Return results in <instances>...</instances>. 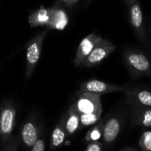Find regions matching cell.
<instances>
[{
  "label": "cell",
  "instance_id": "ffe728a7",
  "mask_svg": "<svg viewBox=\"0 0 151 151\" xmlns=\"http://www.w3.org/2000/svg\"><path fill=\"white\" fill-rule=\"evenodd\" d=\"M85 151H102V146L98 142H93V143L89 144Z\"/></svg>",
  "mask_w": 151,
  "mask_h": 151
},
{
  "label": "cell",
  "instance_id": "cb8c5ba5",
  "mask_svg": "<svg viewBox=\"0 0 151 151\" xmlns=\"http://www.w3.org/2000/svg\"><path fill=\"white\" fill-rule=\"evenodd\" d=\"M135 1H137V0H124V2H125L127 5L132 4H133V3H134Z\"/></svg>",
  "mask_w": 151,
  "mask_h": 151
},
{
  "label": "cell",
  "instance_id": "44dd1931",
  "mask_svg": "<svg viewBox=\"0 0 151 151\" xmlns=\"http://www.w3.org/2000/svg\"><path fill=\"white\" fill-rule=\"evenodd\" d=\"M32 151H44V142L43 140H37L32 146Z\"/></svg>",
  "mask_w": 151,
  "mask_h": 151
},
{
  "label": "cell",
  "instance_id": "7a4b0ae2",
  "mask_svg": "<svg viewBox=\"0 0 151 151\" xmlns=\"http://www.w3.org/2000/svg\"><path fill=\"white\" fill-rule=\"evenodd\" d=\"M46 35V31H44L35 37H33L27 44L26 47V79L28 80L34 72V69L40 58L43 42Z\"/></svg>",
  "mask_w": 151,
  "mask_h": 151
},
{
  "label": "cell",
  "instance_id": "277c9868",
  "mask_svg": "<svg viewBox=\"0 0 151 151\" xmlns=\"http://www.w3.org/2000/svg\"><path fill=\"white\" fill-rule=\"evenodd\" d=\"M115 49L116 46L113 44V42L101 37L96 43L91 53L81 63L80 66L92 67L100 65L115 50Z\"/></svg>",
  "mask_w": 151,
  "mask_h": 151
},
{
  "label": "cell",
  "instance_id": "9c48e42d",
  "mask_svg": "<svg viewBox=\"0 0 151 151\" xmlns=\"http://www.w3.org/2000/svg\"><path fill=\"white\" fill-rule=\"evenodd\" d=\"M101 38V35L95 33H92L80 42L74 59V65L76 66H80L81 63L91 53V51L93 50V49L94 48V46L96 45V43L99 42Z\"/></svg>",
  "mask_w": 151,
  "mask_h": 151
},
{
  "label": "cell",
  "instance_id": "4fadbf2b",
  "mask_svg": "<svg viewBox=\"0 0 151 151\" xmlns=\"http://www.w3.org/2000/svg\"><path fill=\"white\" fill-rule=\"evenodd\" d=\"M50 18V8L40 7L36 11L31 12L28 16V24L31 27L39 26H47Z\"/></svg>",
  "mask_w": 151,
  "mask_h": 151
},
{
  "label": "cell",
  "instance_id": "6da1fadb",
  "mask_svg": "<svg viewBox=\"0 0 151 151\" xmlns=\"http://www.w3.org/2000/svg\"><path fill=\"white\" fill-rule=\"evenodd\" d=\"M123 59L132 78L151 77V59L142 50L126 49L123 53Z\"/></svg>",
  "mask_w": 151,
  "mask_h": 151
},
{
  "label": "cell",
  "instance_id": "7c38bea8",
  "mask_svg": "<svg viewBox=\"0 0 151 151\" xmlns=\"http://www.w3.org/2000/svg\"><path fill=\"white\" fill-rule=\"evenodd\" d=\"M69 23V16L61 8L54 6L50 8V18L47 27L55 30H63Z\"/></svg>",
  "mask_w": 151,
  "mask_h": 151
},
{
  "label": "cell",
  "instance_id": "ba28073f",
  "mask_svg": "<svg viewBox=\"0 0 151 151\" xmlns=\"http://www.w3.org/2000/svg\"><path fill=\"white\" fill-rule=\"evenodd\" d=\"M129 18L133 30L134 31L138 39L144 42L146 40V27L144 25L143 13L139 0L129 5Z\"/></svg>",
  "mask_w": 151,
  "mask_h": 151
},
{
  "label": "cell",
  "instance_id": "7402d4cb",
  "mask_svg": "<svg viewBox=\"0 0 151 151\" xmlns=\"http://www.w3.org/2000/svg\"><path fill=\"white\" fill-rule=\"evenodd\" d=\"M79 0H59L55 3V4H61L63 5H66V6H71V5H74L75 4H77Z\"/></svg>",
  "mask_w": 151,
  "mask_h": 151
},
{
  "label": "cell",
  "instance_id": "2e32d148",
  "mask_svg": "<svg viewBox=\"0 0 151 151\" xmlns=\"http://www.w3.org/2000/svg\"><path fill=\"white\" fill-rule=\"evenodd\" d=\"M66 131L64 128V125L57 126L52 134V141H51V147L52 149H56L60 147L65 141L66 138Z\"/></svg>",
  "mask_w": 151,
  "mask_h": 151
},
{
  "label": "cell",
  "instance_id": "8992f818",
  "mask_svg": "<svg viewBox=\"0 0 151 151\" xmlns=\"http://www.w3.org/2000/svg\"><path fill=\"white\" fill-rule=\"evenodd\" d=\"M16 111L11 102H4L0 111V135L6 141L11 136L15 124Z\"/></svg>",
  "mask_w": 151,
  "mask_h": 151
},
{
  "label": "cell",
  "instance_id": "30bf717a",
  "mask_svg": "<svg viewBox=\"0 0 151 151\" xmlns=\"http://www.w3.org/2000/svg\"><path fill=\"white\" fill-rule=\"evenodd\" d=\"M123 119L120 115H116L109 118L103 126L102 136L107 144L113 143L120 134Z\"/></svg>",
  "mask_w": 151,
  "mask_h": 151
},
{
  "label": "cell",
  "instance_id": "9a60e30c",
  "mask_svg": "<svg viewBox=\"0 0 151 151\" xmlns=\"http://www.w3.org/2000/svg\"><path fill=\"white\" fill-rule=\"evenodd\" d=\"M21 138L23 142L28 147H32L38 140V132L32 122H27L21 130Z\"/></svg>",
  "mask_w": 151,
  "mask_h": 151
},
{
  "label": "cell",
  "instance_id": "5b68a950",
  "mask_svg": "<svg viewBox=\"0 0 151 151\" xmlns=\"http://www.w3.org/2000/svg\"><path fill=\"white\" fill-rule=\"evenodd\" d=\"M128 84L126 85H115L110 84L102 81L98 80H90L85 81L80 86L81 92L91 93L95 95H104L108 93H114V92H125L128 88Z\"/></svg>",
  "mask_w": 151,
  "mask_h": 151
},
{
  "label": "cell",
  "instance_id": "603a6c76",
  "mask_svg": "<svg viewBox=\"0 0 151 151\" xmlns=\"http://www.w3.org/2000/svg\"><path fill=\"white\" fill-rule=\"evenodd\" d=\"M17 145H18V142L15 140V141H12L10 142V144L8 146H6L4 151H16L17 149Z\"/></svg>",
  "mask_w": 151,
  "mask_h": 151
},
{
  "label": "cell",
  "instance_id": "8fae6325",
  "mask_svg": "<svg viewBox=\"0 0 151 151\" xmlns=\"http://www.w3.org/2000/svg\"><path fill=\"white\" fill-rule=\"evenodd\" d=\"M131 126L133 128L142 127H151V107L148 108H130Z\"/></svg>",
  "mask_w": 151,
  "mask_h": 151
},
{
  "label": "cell",
  "instance_id": "5bb4252c",
  "mask_svg": "<svg viewBox=\"0 0 151 151\" xmlns=\"http://www.w3.org/2000/svg\"><path fill=\"white\" fill-rule=\"evenodd\" d=\"M80 127V115L76 110L75 106L72 105L69 111V116L65 119L64 128L68 135L73 134Z\"/></svg>",
  "mask_w": 151,
  "mask_h": 151
},
{
  "label": "cell",
  "instance_id": "d4e9b609",
  "mask_svg": "<svg viewBox=\"0 0 151 151\" xmlns=\"http://www.w3.org/2000/svg\"><path fill=\"white\" fill-rule=\"evenodd\" d=\"M123 151H136V150H131V149H128V150H123Z\"/></svg>",
  "mask_w": 151,
  "mask_h": 151
},
{
  "label": "cell",
  "instance_id": "52a82bcc",
  "mask_svg": "<svg viewBox=\"0 0 151 151\" xmlns=\"http://www.w3.org/2000/svg\"><path fill=\"white\" fill-rule=\"evenodd\" d=\"M79 114L101 113L102 106L101 96L83 92L75 104H73Z\"/></svg>",
  "mask_w": 151,
  "mask_h": 151
},
{
  "label": "cell",
  "instance_id": "e0dca14e",
  "mask_svg": "<svg viewBox=\"0 0 151 151\" xmlns=\"http://www.w3.org/2000/svg\"><path fill=\"white\" fill-rule=\"evenodd\" d=\"M80 115V125L83 127L92 126L97 123L101 117V113H89V114H79Z\"/></svg>",
  "mask_w": 151,
  "mask_h": 151
},
{
  "label": "cell",
  "instance_id": "3957f363",
  "mask_svg": "<svg viewBox=\"0 0 151 151\" xmlns=\"http://www.w3.org/2000/svg\"><path fill=\"white\" fill-rule=\"evenodd\" d=\"M125 93L129 108L151 107V88L150 87L129 85Z\"/></svg>",
  "mask_w": 151,
  "mask_h": 151
},
{
  "label": "cell",
  "instance_id": "d6986e66",
  "mask_svg": "<svg viewBox=\"0 0 151 151\" xmlns=\"http://www.w3.org/2000/svg\"><path fill=\"white\" fill-rule=\"evenodd\" d=\"M102 135V130L100 128V127H97L91 130V132L87 135V140L92 142H97Z\"/></svg>",
  "mask_w": 151,
  "mask_h": 151
},
{
  "label": "cell",
  "instance_id": "ac0fdd59",
  "mask_svg": "<svg viewBox=\"0 0 151 151\" xmlns=\"http://www.w3.org/2000/svg\"><path fill=\"white\" fill-rule=\"evenodd\" d=\"M139 145L142 151H151V130H145L141 134Z\"/></svg>",
  "mask_w": 151,
  "mask_h": 151
}]
</instances>
